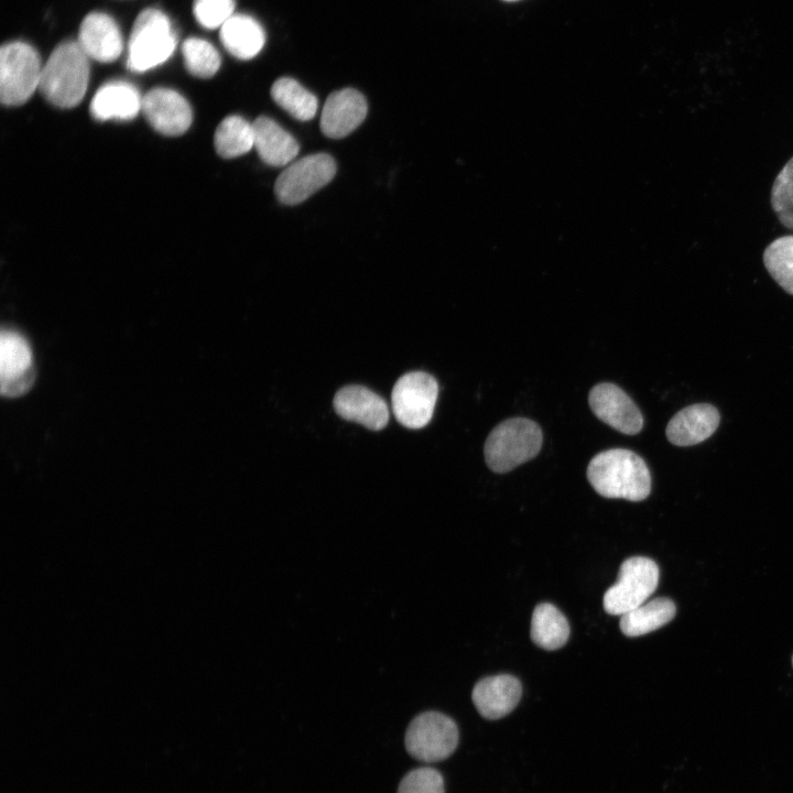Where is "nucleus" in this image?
Here are the masks:
<instances>
[{"mask_svg": "<svg viewBox=\"0 0 793 793\" xmlns=\"http://www.w3.org/2000/svg\"><path fill=\"white\" fill-rule=\"evenodd\" d=\"M588 402L600 421L620 433L634 435L643 427L641 411L631 398L613 383L602 382L593 387Z\"/></svg>", "mask_w": 793, "mask_h": 793, "instance_id": "9b49d317", "label": "nucleus"}, {"mask_svg": "<svg viewBox=\"0 0 793 793\" xmlns=\"http://www.w3.org/2000/svg\"><path fill=\"white\" fill-rule=\"evenodd\" d=\"M720 422L718 410L708 403H698L678 411L666 426L669 442L676 446H692L710 437Z\"/></svg>", "mask_w": 793, "mask_h": 793, "instance_id": "f3484780", "label": "nucleus"}, {"mask_svg": "<svg viewBox=\"0 0 793 793\" xmlns=\"http://www.w3.org/2000/svg\"><path fill=\"white\" fill-rule=\"evenodd\" d=\"M252 124L254 148L264 163L285 166L293 162L300 146L292 134L269 117H259Z\"/></svg>", "mask_w": 793, "mask_h": 793, "instance_id": "6ab92c4d", "label": "nucleus"}, {"mask_svg": "<svg viewBox=\"0 0 793 793\" xmlns=\"http://www.w3.org/2000/svg\"><path fill=\"white\" fill-rule=\"evenodd\" d=\"M763 264L772 279L793 295V235L771 241L764 249Z\"/></svg>", "mask_w": 793, "mask_h": 793, "instance_id": "393cba45", "label": "nucleus"}, {"mask_svg": "<svg viewBox=\"0 0 793 793\" xmlns=\"http://www.w3.org/2000/svg\"><path fill=\"white\" fill-rule=\"evenodd\" d=\"M176 36L167 15L148 8L137 17L128 42L127 65L145 72L166 62L176 46Z\"/></svg>", "mask_w": 793, "mask_h": 793, "instance_id": "20e7f679", "label": "nucleus"}, {"mask_svg": "<svg viewBox=\"0 0 793 793\" xmlns=\"http://www.w3.org/2000/svg\"><path fill=\"white\" fill-rule=\"evenodd\" d=\"M141 111L155 131L170 137L184 133L193 119L187 100L170 88H153L142 96Z\"/></svg>", "mask_w": 793, "mask_h": 793, "instance_id": "f8f14e48", "label": "nucleus"}, {"mask_svg": "<svg viewBox=\"0 0 793 793\" xmlns=\"http://www.w3.org/2000/svg\"><path fill=\"white\" fill-rule=\"evenodd\" d=\"M220 41L235 57L250 59L262 50L265 34L256 19L247 14L235 13L220 28Z\"/></svg>", "mask_w": 793, "mask_h": 793, "instance_id": "aec40b11", "label": "nucleus"}, {"mask_svg": "<svg viewBox=\"0 0 793 793\" xmlns=\"http://www.w3.org/2000/svg\"><path fill=\"white\" fill-rule=\"evenodd\" d=\"M35 369L32 350L26 339L12 329L0 336V385L8 398L24 394L33 385Z\"/></svg>", "mask_w": 793, "mask_h": 793, "instance_id": "9d476101", "label": "nucleus"}, {"mask_svg": "<svg viewBox=\"0 0 793 793\" xmlns=\"http://www.w3.org/2000/svg\"><path fill=\"white\" fill-rule=\"evenodd\" d=\"M397 793H445L444 778L435 768L420 767L402 778Z\"/></svg>", "mask_w": 793, "mask_h": 793, "instance_id": "cd10ccee", "label": "nucleus"}, {"mask_svg": "<svg viewBox=\"0 0 793 793\" xmlns=\"http://www.w3.org/2000/svg\"><path fill=\"white\" fill-rule=\"evenodd\" d=\"M77 43L89 58L101 63L117 59L123 48L118 24L102 12H91L84 18Z\"/></svg>", "mask_w": 793, "mask_h": 793, "instance_id": "2eb2a0df", "label": "nucleus"}, {"mask_svg": "<svg viewBox=\"0 0 793 793\" xmlns=\"http://www.w3.org/2000/svg\"><path fill=\"white\" fill-rule=\"evenodd\" d=\"M792 664H793V658H792Z\"/></svg>", "mask_w": 793, "mask_h": 793, "instance_id": "7c9ffc66", "label": "nucleus"}, {"mask_svg": "<svg viewBox=\"0 0 793 793\" xmlns=\"http://www.w3.org/2000/svg\"><path fill=\"white\" fill-rule=\"evenodd\" d=\"M660 571L654 561L644 556L627 558L619 568L618 579L604 595L605 611L621 616L644 604L658 587Z\"/></svg>", "mask_w": 793, "mask_h": 793, "instance_id": "0eeeda50", "label": "nucleus"}, {"mask_svg": "<svg viewBox=\"0 0 793 793\" xmlns=\"http://www.w3.org/2000/svg\"><path fill=\"white\" fill-rule=\"evenodd\" d=\"M142 96L127 82H109L94 95L90 112L97 120H131L141 111Z\"/></svg>", "mask_w": 793, "mask_h": 793, "instance_id": "a211bd4d", "label": "nucleus"}, {"mask_svg": "<svg viewBox=\"0 0 793 793\" xmlns=\"http://www.w3.org/2000/svg\"><path fill=\"white\" fill-rule=\"evenodd\" d=\"M568 637V621L555 606L542 602L534 608L531 639L537 647L548 651L557 650L566 643Z\"/></svg>", "mask_w": 793, "mask_h": 793, "instance_id": "4be33fe9", "label": "nucleus"}, {"mask_svg": "<svg viewBox=\"0 0 793 793\" xmlns=\"http://www.w3.org/2000/svg\"><path fill=\"white\" fill-rule=\"evenodd\" d=\"M504 1H515V0H504Z\"/></svg>", "mask_w": 793, "mask_h": 793, "instance_id": "c756f323", "label": "nucleus"}, {"mask_svg": "<svg viewBox=\"0 0 793 793\" xmlns=\"http://www.w3.org/2000/svg\"><path fill=\"white\" fill-rule=\"evenodd\" d=\"M214 145L225 159L246 154L254 148L253 124L240 116L225 118L216 129Z\"/></svg>", "mask_w": 793, "mask_h": 793, "instance_id": "b1692460", "label": "nucleus"}, {"mask_svg": "<svg viewBox=\"0 0 793 793\" xmlns=\"http://www.w3.org/2000/svg\"><path fill=\"white\" fill-rule=\"evenodd\" d=\"M43 65L30 44L13 41L0 50V98L3 105L24 104L40 87Z\"/></svg>", "mask_w": 793, "mask_h": 793, "instance_id": "39448f33", "label": "nucleus"}, {"mask_svg": "<svg viewBox=\"0 0 793 793\" xmlns=\"http://www.w3.org/2000/svg\"><path fill=\"white\" fill-rule=\"evenodd\" d=\"M193 13L202 26L221 28L235 14V0H194Z\"/></svg>", "mask_w": 793, "mask_h": 793, "instance_id": "c85d7f7f", "label": "nucleus"}, {"mask_svg": "<svg viewBox=\"0 0 793 793\" xmlns=\"http://www.w3.org/2000/svg\"><path fill=\"white\" fill-rule=\"evenodd\" d=\"M333 404L340 417L361 424L371 431L382 430L389 421L385 401L362 385L341 388L335 394Z\"/></svg>", "mask_w": 793, "mask_h": 793, "instance_id": "ddd939ff", "label": "nucleus"}, {"mask_svg": "<svg viewBox=\"0 0 793 793\" xmlns=\"http://www.w3.org/2000/svg\"><path fill=\"white\" fill-rule=\"evenodd\" d=\"M587 478L595 491L606 498L641 501L651 491V474L645 461L624 448L607 449L594 456Z\"/></svg>", "mask_w": 793, "mask_h": 793, "instance_id": "f257e3e1", "label": "nucleus"}, {"mask_svg": "<svg viewBox=\"0 0 793 793\" xmlns=\"http://www.w3.org/2000/svg\"><path fill=\"white\" fill-rule=\"evenodd\" d=\"M271 96L290 116L301 121L311 120L318 107L316 96L291 77L276 79L271 87Z\"/></svg>", "mask_w": 793, "mask_h": 793, "instance_id": "5701e85b", "label": "nucleus"}, {"mask_svg": "<svg viewBox=\"0 0 793 793\" xmlns=\"http://www.w3.org/2000/svg\"><path fill=\"white\" fill-rule=\"evenodd\" d=\"M336 173L334 159L316 153L291 162L275 181L274 192L285 205H296L328 184Z\"/></svg>", "mask_w": 793, "mask_h": 793, "instance_id": "1a4fd4ad", "label": "nucleus"}, {"mask_svg": "<svg viewBox=\"0 0 793 793\" xmlns=\"http://www.w3.org/2000/svg\"><path fill=\"white\" fill-rule=\"evenodd\" d=\"M367 111V101L358 90L344 88L334 91L322 111V132L330 139L344 138L361 124Z\"/></svg>", "mask_w": 793, "mask_h": 793, "instance_id": "4468645a", "label": "nucleus"}, {"mask_svg": "<svg viewBox=\"0 0 793 793\" xmlns=\"http://www.w3.org/2000/svg\"><path fill=\"white\" fill-rule=\"evenodd\" d=\"M520 681L510 674L488 676L476 683L471 698L478 713L488 720L510 714L520 702Z\"/></svg>", "mask_w": 793, "mask_h": 793, "instance_id": "dca6fc26", "label": "nucleus"}, {"mask_svg": "<svg viewBox=\"0 0 793 793\" xmlns=\"http://www.w3.org/2000/svg\"><path fill=\"white\" fill-rule=\"evenodd\" d=\"M543 443L540 426L525 417H512L498 424L488 435L484 454L488 467L508 472L534 458Z\"/></svg>", "mask_w": 793, "mask_h": 793, "instance_id": "7ed1b4c3", "label": "nucleus"}, {"mask_svg": "<svg viewBox=\"0 0 793 793\" xmlns=\"http://www.w3.org/2000/svg\"><path fill=\"white\" fill-rule=\"evenodd\" d=\"M459 740L458 727L453 718L427 710L415 716L409 724L404 746L408 753L422 762L434 763L449 758Z\"/></svg>", "mask_w": 793, "mask_h": 793, "instance_id": "423d86ee", "label": "nucleus"}, {"mask_svg": "<svg viewBox=\"0 0 793 793\" xmlns=\"http://www.w3.org/2000/svg\"><path fill=\"white\" fill-rule=\"evenodd\" d=\"M88 79L89 57L77 42L65 41L43 65L39 90L50 104L72 108L84 98Z\"/></svg>", "mask_w": 793, "mask_h": 793, "instance_id": "f03ea898", "label": "nucleus"}, {"mask_svg": "<svg viewBox=\"0 0 793 793\" xmlns=\"http://www.w3.org/2000/svg\"><path fill=\"white\" fill-rule=\"evenodd\" d=\"M676 612L669 598H655L620 616V630L627 637H639L660 629Z\"/></svg>", "mask_w": 793, "mask_h": 793, "instance_id": "412c9836", "label": "nucleus"}, {"mask_svg": "<svg viewBox=\"0 0 793 793\" xmlns=\"http://www.w3.org/2000/svg\"><path fill=\"white\" fill-rule=\"evenodd\" d=\"M770 202L779 221L793 230V156L775 176Z\"/></svg>", "mask_w": 793, "mask_h": 793, "instance_id": "bb28decb", "label": "nucleus"}, {"mask_svg": "<svg viewBox=\"0 0 793 793\" xmlns=\"http://www.w3.org/2000/svg\"><path fill=\"white\" fill-rule=\"evenodd\" d=\"M182 53L186 69L196 77L209 78L220 67L221 58L218 51L209 42L188 37L182 45Z\"/></svg>", "mask_w": 793, "mask_h": 793, "instance_id": "a878e982", "label": "nucleus"}, {"mask_svg": "<svg viewBox=\"0 0 793 793\" xmlns=\"http://www.w3.org/2000/svg\"><path fill=\"white\" fill-rule=\"evenodd\" d=\"M438 383L423 371L403 374L394 384L391 401L397 421L408 428L426 426L434 412Z\"/></svg>", "mask_w": 793, "mask_h": 793, "instance_id": "6e6552de", "label": "nucleus"}]
</instances>
